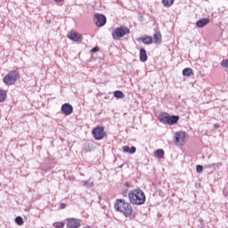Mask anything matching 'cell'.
I'll return each mask as SVG.
<instances>
[{"mask_svg":"<svg viewBox=\"0 0 228 228\" xmlns=\"http://www.w3.org/2000/svg\"><path fill=\"white\" fill-rule=\"evenodd\" d=\"M114 207L116 210L123 213L126 216H130L133 212L132 208L129 204L124 200L117 199L115 201Z\"/></svg>","mask_w":228,"mask_h":228,"instance_id":"obj_1","label":"cell"},{"mask_svg":"<svg viewBox=\"0 0 228 228\" xmlns=\"http://www.w3.org/2000/svg\"><path fill=\"white\" fill-rule=\"evenodd\" d=\"M129 199L133 204L139 206L142 205L145 201V194L140 189L133 190L129 193Z\"/></svg>","mask_w":228,"mask_h":228,"instance_id":"obj_2","label":"cell"},{"mask_svg":"<svg viewBox=\"0 0 228 228\" xmlns=\"http://www.w3.org/2000/svg\"><path fill=\"white\" fill-rule=\"evenodd\" d=\"M158 118L160 122L171 125L177 123L179 121V116L178 115H171L166 112H162L159 114Z\"/></svg>","mask_w":228,"mask_h":228,"instance_id":"obj_3","label":"cell"},{"mask_svg":"<svg viewBox=\"0 0 228 228\" xmlns=\"http://www.w3.org/2000/svg\"><path fill=\"white\" fill-rule=\"evenodd\" d=\"M188 136L186 132H179L176 133L173 137V140L175 145L178 146H183L187 142Z\"/></svg>","mask_w":228,"mask_h":228,"instance_id":"obj_4","label":"cell"},{"mask_svg":"<svg viewBox=\"0 0 228 228\" xmlns=\"http://www.w3.org/2000/svg\"><path fill=\"white\" fill-rule=\"evenodd\" d=\"M19 77V74L16 71H10L8 75H6L3 79V81L6 84L12 85L16 82Z\"/></svg>","mask_w":228,"mask_h":228,"instance_id":"obj_5","label":"cell"},{"mask_svg":"<svg viewBox=\"0 0 228 228\" xmlns=\"http://www.w3.org/2000/svg\"><path fill=\"white\" fill-rule=\"evenodd\" d=\"M130 33V30L125 26H121L117 28L115 31L113 32L112 35L113 38L115 39L123 37L124 36L128 35Z\"/></svg>","mask_w":228,"mask_h":228,"instance_id":"obj_6","label":"cell"},{"mask_svg":"<svg viewBox=\"0 0 228 228\" xmlns=\"http://www.w3.org/2000/svg\"><path fill=\"white\" fill-rule=\"evenodd\" d=\"M92 135L96 140H101L105 136L106 132L103 127L98 126L94 128Z\"/></svg>","mask_w":228,"mask_h":228,"instance_id":"obj_7","label":"cell"},{"mask_svg":"<svg viewBox=\"0 0 228 228\" xmlns=\"http://www.w3.org/2000/svg\"><path fill=\"white\" fill-rule=\"evenodd\" d=\"M93 20L95 24L98 27L103 26L107 22L106 18L102 14H95L93 16Z\"/></svg>","mask_w":228,"mask_h":228,"instance_id":"obj_8","label":"cell"},{"mask_svg":"<svg viewBox=\"0 0 228 228\" xmlns=\"http://www.w3.org/2000/svg\"><path fill=\"white\" fill-rule=\"evenodd\" d=\"M67 37L74 41H80L83 39L82 36L75 31L70 32L67 35Z\"/></svg>","mask_w":228,"mask_h":228,"instance_id":"obj_9","label":"cell"},{"mask_svg":"<svg viewBox=\"0 0 228 228\" xmlns=\"http://www.w3.org/2000/svg\"><path fill=\"white\" fill-rule=\"evenodd\" d=\"M61 110L65 115H69L73 112V108L69 103H65L61 107Z\"/></svg>","mask_w":228,"mask_h":228,"instance_id":"obj_10","label":"cell"},{"mask_svg":"<svg viewBox=\"0 0 228 228\" xmlns=\"http://www.w3.org/2000/svg\"><path fill=\"white\" fill-rule=\"evenodd\" d=\"M80 225V222L78 220L72 218L67 221V226L70 228H78Z\"/></svg>","mask_w":228,"mask_h":228,"instance_id":"obj_11","label":"cell"},{"mask_svg":"<svg viewBox=\"0 0 228 228\" xmlns=\"http://www.w3.org/2000/svg\"><path fill=\"white\" fill-rule=\"evenodd\" d=\"M153 37L155 43L156 44L159 45L161 43L162 37L160 32L158 30L155 31V34H154Z\"/></svg>","mask_w":228,"mask_h":228,"instance_id":"obj_12","label":"cell"},{"mask_svg":"<svg viewBox=\"0 0 228 228\" xmlns=\"http://www.w3.org/2000/svg\"><path fill=\"white\" fill-rule=\"evenodd\" d=\"M140 58L142 62H145L148 60V56L147 55L146 51L144 49H141L140 50Z\"/></svg>","mask_w":228,"mask_h":228,"instance_id":"obj_13","label":"cell"},{"mask_svg":"<svg viewBox=\"0 0 228 228\" xmlns=\"http://www.w3.org/2000/svg\"><path fill=\"white\" fill-rule=\"evenodd\" d=\"M209 22H210V20L208 18H203L201 20H199L196 23V25L198 27H203Z\"/></svg>","mask_w":228,"mask_h":228,"instance_id":"obj_14","label":"cell"},{"mask_svg":"<svg viewBox=\"0 0 228 228\" xmlns=\"http://www.w3.org/2000/svg\"><path fill=\"white\" fill-rule=\"evenodd\" d=\"M183 75L185 76L189 77L193 75V71L191 68H186L184 69L182 72Z\"/></svg>","mask_w":228,"mask_h":228,"instance_id":"obj_15","label":"cell"},{"mask_svg":"<svg viewBox=\"0 0 228 228\" xmlns=\"http://www.w3.org/2000/svg\"><path fill=\"white\" fill-rule=\"evenodd\" d=\"M142 41L145 44L149 45L153 43V38L151 37L145 36L142 38Z\"/></svg>","mask_w":228,"mask_h":228,"instance_id":"obj_16","label":"cell"},{"mask_svg":"<svg viewBox=\"0 0 228 228\" xmlns=\"http://www.w3.org/2000/svg\"><path fill=\"white\" fill-rule=\"evenodd\" d=\"M123 151L126 153H134L136 151V149L134 147H132L131 148H129L128 146H125L123 148Z\"/></svg>","mask_w":228,"mask_h":228,"instance_id":"obj_17","label":"cell"},{"mask_svg":"<svg viewBox=\"0 0 228 228\" xmlns=\"http://www.w3.org/2000/svg\"><path fill=\"white\" fill-rule=\"evenodd\" d=\"M6 93L5 91L0 90V102H3L6 98Z\"/></svg>","mask_w":228,"mask_h":228,"instance_id":"obj_18","label":"cell"},{"mask_svg":"<svg viewBox=\"0 0 228 228\" xmlns=\"http://www.w3.org/2000/svg\"><path fill=\"white\" fill-rule=\"evenodd\" d=\"M164 155V151L163 150L158 149L156 150L155 153V155L158 158H161L163 157Z\"/></svg>","mask_w":228,"mask_h":228,"instance_id":"obj_19","label":"cell"},{"mask_svg":"<svg viewBox=\"0 0 228 228\" xmlns=\"http://www.w3.org/2000/svg\"><path fill=\"white\" fill-rule=\"evenodd\" d=\"M175 0H162L164 5L166 7H169L172 5Z\"/></svg>","mask_w":228,"mask_h":228,"instance_id":"obj_20","label":"cell"},{"mask_svg":"<svg viewBox=\"0 0 228 228\" xmlns=\"http://www.w3.org/2000/svg\"><path fill=\"white\" fill-rule=\"evenodd\" d=\"M114 96L118 98H122L124 97V93L120 91H115L114 92Z\"/></svg>","mask_w":228,"mask_h":228,"instance_id":"obj_21","label":"cell"},{"mask_svg":"<svg viewBox=\"0 0 228 228\" xmlns=\"http://www.w3.org/2000/svg\"><path fill=\"white\" fill-rule=\"evenodd\" d=\"M15 222L19 225H22L23 224L24 221L22 218L21 216H18L16 217L15 220Z\"/></svg>","mask_w":228,"mask_h":228,"instance_id":"obj_22","label":"cell"},{"mask_svg":"<svg viewBox=\"0 0 228 228\" xmlns=\"http://www.w3.org/2000/svg\"><path fill=\"white\" fill-rule=\"evenodd\" d=\"M64 223L62 222H57L54 224V226L57 228H62L64 226Z\"/></svg>","mask_w":228,"mask_h":228,"instance_id":"obj_23","label":"cell"},{"mask_svg":"<svg viewBox=\"0 0 228 228\" xmlns=\"http://www.w3.org/2000/svg\"><path fill=\"white\" fill-rule=\"evenodd\" d=\"M221 64L222 67L227 68V67H228V60H227V59L223 60Z\"/></svg>","mask_w":228,"mask_h":228,"instance_id":"obj_24","label":"cell"},{"mask_svg":"<svg viewBox=\"0 0 228 228\" xmlns=\"http://www.w3.org/2000/svg\"><path fill=\"white\" fill-rule=\"evenodd\" d=\"M196 169H197V172L198 173H201L203 170V168L202 165H197L196 167Z\"/></svg>","mask_w":228,"mask_h":228,"instance_id":"obj_25","label":"cell"},{"mask_svg":"<svg viewBox=\"0 0 228 228\" xmlns=\"http://www.w3.org/2000/svg\"><path fill=\"white\" fill-rule=\"evenodd\" d=\"M99 50V48L98 47H96L94 48L92 50H91V52L92 53H94V52H97Z\"/></svg>","mask_w":228,"mask_h":228,"instance_id":"obj_26","label":"cell"},{"mask_svg":"<svg viewBox=\"0 0 228 228\" xmlns=\"http://www.w3.org/2000/svg\"><path fill=\"white\" fill-rule=\"evenodd\" d=\"M56 2H60V1H63V0H54Z\"/></svg>","mask_w":228,"mask_h":228,"instance_id":"obj_27","label":"cell"}]
</instances>
